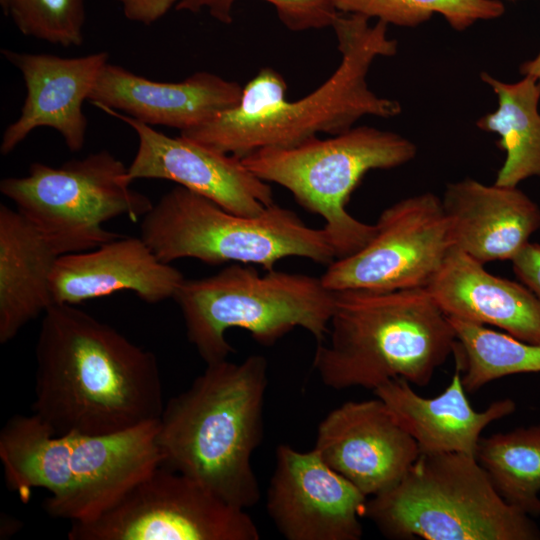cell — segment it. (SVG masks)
I'll list each match as a JSON object with an SVG mask.
<instances>
[{"label":"cell","instance_id":"obj_1","mask_svg":"<svg viewBox=\"0 0 540 540\" xmlns=\"http://www.w3.org/2000/svg\"><path fill=\"white\" fill-rule=\"evenodd\" d=\"M35 358L33 415L56 435L116 434L163 412L155 354L74 305L43 314Z\"/></svg>","mask_w":540,"mask_h":540},{"label":"cell","instance_id":"obj_2","mask_svg":"<svg viewBox=\"0 0 540 540\" xmlns=\"http://www.w3.org/2000/svg\"><path fill=\"white\" fill-rule=\"evenodd\" d=\"M387 26L339 13L331 27L341 61L315 91L289 101L282 75L265 67L242 89L235 107L180 135L241 159L258 149L297 145L318 133H342L367 115L397 116L400 103L377 96L366 81L375 58L397 52V41L387 37Z\"/></svg>","mask_w":540,"mask_h":540},{"label":"cell","instance_id":"obj_3","mask_svg":"<svg viewBox=\"0 0 540 540\" xmlns=\"http://www.w3.org/2000/svg\"><path fill=\"white\" fill-rule=\"evenodd\" d=\"M267 370L261 355L207 364L164 406L157 432L162 465L231 505H256L261 494L251 458L263 439Z\"/></svg>","mask_w":540,"mask_h":540},{"label":"cell","instance_id":"obj_4","mask_svg":"<svg viewBox=\"0 0 540 540\" xmlns=\"http://www.w3.org/2000/svg\"><path fill=\"white\" fill-rule=\"evenodd\" d=\"M158 421L110 435H56L33 414L12 416L0 431L6 484L24 502L46 489L52 517L91 520L162 464Z\"/></svg>","mask_w":540,"mask_h":540},{"label":"cell","instance_id":"obj_5","mask_svg":"<svg viewBox=\"0 0 540 540\" xmlns=\"http://www.w3.org/2000/svg\"><path fill=\"white\" fill-rule=\"evenodd\" d=\"M334 293L329 332L313 357L325 386L374 390L403 378L422 387L453 355L455 331L426 287Z\"/></svg>","mask_w":540,"mask_h":540},{"label":"cell","instance_id":"obj_6","mask_svg":"<svg viewBox=\"0 0 540 540\" xmlns=\"http://www.w3.org/2000/svg\"><path fill=\"white\" fill-rule=\"evenodd\" d=\"M363 516L397 540H539L531 516L507 503L475 456L420 453L392 488L366 500Z\"/></svg>","mask_w":540,"mask_h":540},{"label":"cell","instance_id":"obj_7","mask_svg":"<svg viewBox=\"0 0 540 540\" xmlns=\"http://www.w3.org/2000/svg\"><path fill=\"white\" fill-rule=\"evenodd\" d=\"M173 299L189 342L207 365L226 360L233 352L225 338L231 328L247 330L266 346L296 327L308 331L317 344L324 342L335 293L321 277L275 270L260 275L254 268L232 263L214 275L184 279Z\"/></svg>","mask_w":540,"mask_h":540},{"label":"cell","instance_id":"obj_8","mask_svg":"<svg viewBox=\"0 0 540 540\" xmlns=\"http://www.w3.org/2000/svg\"><path fill=\"white\" fill-rule=\"evenodd\" d=\"M140 237L156 257L203 263L256 264L267 271L287 257L331 264L336 259L327 232L308 227L293 211L275 203L257 216L229 212L180 185L165 193L143 216Z\"/></svg>","mask_w":540,"mask_h":540},{"label":"cell","instance_id":"obj_9","mask_svg":"<svg viewBox=\"0 0 540 540\" xmlns=\"http://www.w3.org/2000/svg\"><path fill=\"white\" fill-rule=\"evenodd\" d=\"M416 154V145L400 134L358 126L326 139L316 136L290 147L258 149L241 160L258 178L286 188L303 208L324 219L339 259L364 247L376 231L375 224L346 210L363 176L404 165Z\"/></svg>","mask_w":540,"mask_h":540},{"label":"cell","instance_id":"obj_10","mask_svg":"<svg viewBox=\"0 0 540 540\" xmlns=\"http://www.w3.org/2000/svg\"><path fill=\"white\" fill-rule=\"evenodd\" d=\"M131 184L128 167L102 150L59 167L32 163L26 176L2 179L0 191L64 255L120 237L103 227L111 219L143 218L153 203Z\"/></svg>","mask_w":540,"mask_h":540},{"label":"cell","instance_id":"obj_11","mask_svg":"<svg viewBox=\"0 0 540 540\" xmlns=\"http://www.w3.org/2000/svg\"><path fill=\"white\" fill-rule=\"evenodd\" d=\"M70 540H258L245 509L197 480L159 465L95 518L73 522Z\"/></svg>","mask_w":540,"mask_h":540},{"label":"cell","instance_id":"obj_12","mask_svg":"<svg viewBox=\"0 0 540 540\" xmlns=\"http://www.w3.org/2000/svg\"><path fill=\"white\" fill-rule=\"evenodd\" d=\"M372 239L335 259L321 276L331 291H395L426 287L453 248L440 197L413 195L385 208Z\"/></svg>","mask_w":540,"mask_h":540},{"label":"cell","instance_id":"obj_13","mask_svg":"<svg viewBox=\"0 0 540 540\" xmlns=\"http://www.w3.org/2000/svg\"><path fill=\"white\" fill-rule=\"evenodd\" d=\"M367 497L332 469L316 449L276 448L266 509L288 540H359Z\"/></svg>","mask_w":540,"mask_h":540},{"label":"cell","instance_id":"obj_14","mask_svg":"<svg viewBox=\"0 0 540 540\" xmlns=\"http://www.w3.org/2000/svg\"><path fill=\"white\" fill-rule=\"evenodd\" d=\"M97 108L130 126L138 137L137 152L128 166L131 182L173 181L244 216H257L274 203L269 183L249 171L240 158L182 135L170 137L109 107Z\"/></svg>","mask_w":540,"mask_h":540},{"label":"cell","instance_id":"obj_15","mask_svg":"<svg viewBox=\"0 0 540 540\" xmlns=\"http://www.w3.org/2000/svg\"><path fill=\"white\" fill-rule=\"evenodd\" d=\"M314 449L366 497L395 486L420 455L416 441L376 396L331 410L318 425Z\"/></svg>","mask_w":540,"mask_h":540},{"label":"cell","instance_id":"obj_16","mask_svg":"<svg viewBox=\"0 0 540 540\" xmlns=\"http://www.w3.org/2000/svg\"><path fill=\"white\" fill-rule=\"evenodd\" d=\"M1 53L21 72L26 87L20 115L3 133L1 154L11 153L39 127L56 130L70 151H80L87 132L83 103L89 100L109 54L102 51L64 58L8 49Z\"/></svg>","mask_w":540,"mask_h":540},{"label":"cell","instance_id":"obj_17","mask_svg":"<svg viewBox=\"0 0 540 540\" xmlns=\"http://www.w3.org/2000/svg\"><path fill=\"white\" fill-rule=\"evenodd\" d=\"M242 89L239 83L206 71L181 82H158L108 62L88 101L96 107L122 111L150 126H167L183 132L235 107Z\"/></svg>","mask_w":540,"mask_h":540},{"label":"cell","instance_id":"obj_18","mask_svg":"<svg viewBox=\"0 0 540 540\" xmlns=\"http://www.w3.org/2000/svg\"><path fill=\"white\" fill-rule=\"evenodd\" d=\"M141 237L120 236L91 251L61 255L50 274L54 304L76 305L122 290L156 304L173 298L184 281Z\"/></svg>","mask_w":540,"mask_h":540},{"label":"cell","instance_id":"obj_19","mask_svg":"<svg viewBox=\"0 0 540 540\" xmlns=\"http://www.w3.org/2000/svg\"><path fill=\"white\" fill-rule=\"evenodd\" d=\"M453 249L481 264L512 260L540 228V208L518 186L451 182L441 198Z\"/></svg>","mask_w":540,"mask_h":540},{"label":"cell","instance_id":"obj_20","mask_svg":"<svg viewBox=\"0 0 540 540\" xmlns=\"http://www.w3.org/2000/svg\"><path fill=\"white\" fill-rule=\"evenodd\" d=\"M426 289L449 318L494 326L540 344V300L521 282L491 274L484 264L451 249Z\"/></svg>","mask_w":540,"mask_h":540},{"label":"cell","instance_id":"obj_21","mask_svg":"<svg viewBox=\"0 0 540 540\" xmlns=\"http://www.w3.org/2000/svg\"><path fill=\"white\" fill-rule=\"evenodd\" d=\"M416 441L420 453L455 452L475 456L482 431L516 409L510 398L493 401L485 410L470 404L456 362L449 385L438 396L417 394L403 378L390 379L373 390Z\"/></svg>","mask_w":540,"mask_h":540},{"label":"cell","instance_id":"obj_22","mask_svg":"<svg viewBox=\"0 0 540 540\" xmlns=\"http://www.w3.org/2000/svg\"><path fill=\"white\" fill-rule=\"evenodd\" d=\"M61 256L18 210L0 205V343L53 303L50 274Z\"/></svg>","mask_w":540,"mask_h":540},{"label":"cell","instance_id":"obj_23","mask_svg":"<svg viewBox=\"0 0 540 540\" xmlns=\"http://www.w3.org/2000/svg\"><path fill=\"white\" fill-rule=\"evenodd\" d=\"M498 97L496 111L485 114L476 126L499 135L497 146L505 160L497 172L495 184L518 186L522 181L540 177V85L530 75L515 83L500 81L487 72L480 74Z\"/></svg>","mask_w":540,"mask_h":540},{"label":"cell","instance_id":"obj_24","mask_svg":"<svg viewBox=\"0 0 540 540\" xmlns=\"http://www.w3.org/2000/svg\"><path fill=\"white\" fill-rule=\"evenodd\" d=\"M475 457L507 503L540 515V425L480 437Z\"/></svg>","mask_w":540,"mask_h":540},{"label":"cell","instance_id":"obj_25","mask_svg":"<svg viewBox=\"0 0 540 540\" xmlns=\"http://www.w3.org/2000/svg\"><path fill=\"white\" fill-rule=\"evenodd\" d=\"M449 320L456 336L453 355L461 367L467 393H474L502 377L540 373V344L522 341L484 325L456 318Z\"/></svg>","mask_w":540,"mask_h":540},{"label":"cell","instance_id":"obj_26","mask_svg":"<svg viewBox=\"0 0 540 540\" xmlns=\"http://www.w3.org/2000/svg\"><path fill=\"white\" fill-rule=\"evenodd\" d=\"M334 4L339 13L409 28L440 14L457 31L480 20L496 19L505 12L500 0H334Z\"/></svg>","mask_w":540,"mask_h":540},{"label":"cell","instance_id":"obj_27","mask_svg":"<svg viewBox=\"0 0 540 540\" xmlns=\"http://www.w3.org/2000/svg\"><path fill=\"white\" fill-rule=\"evenodd\" d=\"M3 12L25 36L64 47L83 42L84 0H7Z\"/></svg>","mask_w":540,"mask_h":540},{"label":"cell","instance_id":"obj_28","mask_svg":"<svg viewBox=\"0 0 540 540\" xmlns=\"http://www.w3.org/2000/svg\"><path fill=\"white\" fill-rule=\"evenodd\" d=\"M237 0H179L176 10L193 13L206 8L217 21H233V5ZM275 8L282 24L291 31H305L331 27L339 14L334 0H265Z\"/></svg>","mask_w":540,"mask_h":540},{"label":"cell","instance_id":"obj_29","mask_svg":"<svg viewBox=\"0 0 540 540\" xmlns=\"http://www.w3.org/2000/svg\"><path fill=\"white\" fill-rule=\"evenodd\" d=\"M511 262L519 281L540 300V243H527Z\"/></svg>","mask_w":540,"mask_h":540},{"label":"cell","instance_id":"obj_30","mask_svg":"<svg viewBox=\"0 0 540 540\" xmlns=\"http://www.w3.org/2000/svg\"><path fill=\"white\" fill-rule=\"evenodd\" d=\"M127 19L150 25L163 17L179 0H115Z\"/></svg>","mask_w":540,"mask_h":540},{"label":"cell","instance_id":"obj_31","mask_svg":"<svg viewBox=\"0 0 540 540\" xmlns=\"http://www.w3.org/2000/svg\"><path fill=\"white\" fill-rule=\"evenodd\" d=\"M520 73L523 76L524 75L533 76L540 85V51L533 59L525 61L520 66Z\"/></svg>","mask_w":540,"mask_h":540}]
</instances>
